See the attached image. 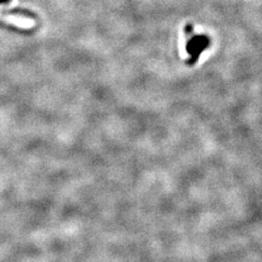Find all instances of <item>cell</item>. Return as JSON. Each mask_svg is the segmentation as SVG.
<instances>
[{
    "mask_svg": "<svg viewBox=\"0 0 262 262\" xmlns=\"http://www.w3.org/2000/svg\"><path fill=\"white\" fill-rule=\"evenodd\" d=\"M211 45V39L209 36L204 34H196L191 36L188 39L186 49L187 53L189 54V59H188V64L193 66L198 61L201 54L208 49Z\"/></svg>",
    "mask_w": 262,
    "mask_h": 262,
    "instance_id": "6da1fadb",
    "label": "cell"
},
{
    "mask_svg": "<svg viewBox=\"0 0 262 262\" xmlns=\"http://www.w3.org/2000/svg\"><path fill=\"white\" fill-rule=\"evenodd\" d=\"M10 2V0H0V4H5V3H8Z\"/></svg>",
    "mask_w": 262,
    "mask_h": 262,
    "instance_id": "7a4b0ae2",
    "label": "cell"
}]
</instances>
